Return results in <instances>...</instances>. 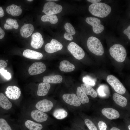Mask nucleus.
<instances>
[{
    "instance_id": "39448f33",
    "label": "nucleus",
    "mask_w": 130,
    "mask_h": 130,
    "mask_svg": "<svg viewBox=\"0 0 130 130\" xmlns=\"http://www.w3.org/2000/svg\"><path fill=\"white\" fill-rule=\"evenodd\" d=\"M62 9V7L61 5L49 1L45 3L42 12L46 15H54L60 12Z\"/></svg>"
},
{
    "instance_id": "7c9ffc66",
    "label": "nucleus",
    "mask_w": 130,
    "mask_h": 130,
    "mask_svg": "<svg viewBox=\"0 0 130 130\" xmlns=\"http://www.w3.org/2000/svg\"><path fill=\"white\" fill-rule=\"evenodd\" d=\"M108 87L105 85H101L98 88L97 91L99 95L101 97L106 96V93H108Z\"/></svg>"
},
{
    "instance_id": "423d86ee",
    "label": "nucleus",
    "mask_w": 130,
    "mask_h": 130,
    "mask_svg": "<svg viewBox=\"0 0 130 130\" xmlns=\"http://www.w3.org/2000/svg\"><path fill=\"white\" fill-rule=\"evenodd\" d=\"M67 49L73 56L76 59L80 60L85 56V52L83 49L74 42L70 43L67 46Z\"/></svg>"
},
{
    "instance_id": "72a5a7b5",
    "label": "nucleus",
    "mask_w": 130,
    "mask_h": 130,
    "mask_svg": "<svg viewBox=\"0 0 130 130\" xmlns=\"http://www.w3.org/2000/svg\"><path fill=\"white\" fill-rule=\"evenodd\" d=\"M85 123L90 130H98L94 123L90 120L86 119L84 120Z\"/></svg>"
},
{
    "instance_id": "ea45409f",
    "label": "nucleus",
    "mask_w": 130,
    "mask_h": 130,
    "mask_svg": "<svg viewBox=\"0 0 130 130\" xmlns=\"http://www.w3.org/2000/svg\"><path fill=\"white\" fill-rule=\"evenodd\" d=\"M5 34L4 31L0 27V39H3Z\"/></svg>"
},
{
    "instance_id": "a878e982",
    "label": "nucleus",
    "mask_w": 130,
    "mask_h": 130,
    "mask_svg": "<svg viewBox=\"0 0 130 130\" xmlns=\"http://www.w3.org/2000/svg\"><path fill=\"white\" fill-rule=\"evenodd\" d=\"M17 21L15 19L8 18L7 19L4 25V28L6 30L11 29L13 28L17 29L19 27Z\"/></svg>"
},
{
    "instance_id": "58836bf2",
    "label": "nucleus",
    "mask_w": 130,
    "mask_h": 130,
    "mask_svg": "<svg viewBox=\"0 0 130 130\" xmlns=\"http://www.w3.org/2000/svg\"><path fill=\"white\" fill-rule=\"evenodd\" d=\"M64 37L66 39L69 40L71 41L73 39V37L72 35H69L65 33L64 34Z\"/></svg>"
},
{
    "instance_id": "c03bdc74",
    "label": "nucleus",
    "mask_w": 130,
    "mask_h": 130,
    "mask_svg": "<svg viewBox=\"0 0 130 130\" xmlns=\"http://www.w3.org/2000/svg\"><path fill=\"white\" fill-rule=\"evenodd\" d=\"M47 1H58V0H46Z\"/></svg>"
},
{
    "instance_id": "2eb2a0df",
    "label": "nucleus",
    "mask_w": 130,
    "mask_h": 130,
    "mask_svg": "<svg viewBox=\"0 0 130 130\" xmlns=\"http://www.w3.org/2000/svg\"><path fill=\"white\" fill-rule=\"evenodd\" d=\"M101 112L103 115L110 120L118 118L120 117L119 112L112 108H104L102 110Z\"/></svg>"
},
{
    "instance_id": "b1692460",
    "label": "nucleus",
    "mask_w": 130,
    "mask_h": 130,
    "mask_svg": "<svg viewBox=\"0 0 130 130\" xmlns=\"http://www.w3.org/2000/svg\"><path fill=\"white\" fill-rule=\"evenodd\" d=\"M113 98L115 102L118 105L122 107L126 106L127 104L126 99L124 97L117 93L113 94Z\"/></svg>"
},
{
    "instance_id": "393cba45",
    "label": "nucleus",
    "mask_w": 130,
    "mask_h": 130,
    "mask_svg": "<svg viewBox=\"0 0 130 130\" xmlns=\"http://www.w3.org/2000/svg\"><path fill=\"white\" fill-rule=\"evenodd\" d=\"M76 94L77 97L82 104H84L89 102V100L88 97L80 87H77Z\"/></svg>"
},
{
    "instance_id": "e433bc0d",
    "label": "nucleus",
    "mask_w": 130,
    "mask_h": 130,
    "mask_svg": "<svg viewBox=\"0 0 130 130\" xmlns=\"http://www.w3.org/2000/svg\"><path fill=\"white\" fill-rule=\"evenodd\" d=\"M7 64L6 61L2 59L0 60V71L2 68L4 69L7 66Z\"/></svg>"
},
{
    "instance_id": "f704fd0d",
    "label": "nucleus",
    "mask_w": 130,
    "mask_h": 130,
    "mask_svg": "<svg viewBox=\"0 0 130 130\" xmlns=\"http://www.w3.org/2000/svg\"><path fill=\"white\" fill-rule=\"evenodd\" d=\"M0 74L6 79L9 80L11 78V74L8 72L7 70L3 68H2L0 71Z\"/></svg>"
},
{
    "instance_id": "dca6fc26",
    "label": "nucleus",
    "mask_w": 130,
    "mask_h": 130,
    "mask_svg": "<svg viewBox=\"0 0 130 130\" xmlns=\"http://www.w3.org/2000/svg\"><path fill=\"white\" fill-rule=\"evenodd\" d=\"M23 55L25 57L34 59H40L42 58L43 55L42 53L30 49L24 50Z\"/></svg>"
},
{
    "instance_id": "c9c22d12",
    "label": "nucleus",
    "mask_w": 130,
    "mask_h": 130,
    "mask_svg": "<svg viewBox=\"0 0 130 130\" xmlns=\"http://www.w3.org/2000/svg\"><path fill=\"white\" fill-rule=\"evenodd\" d=\"M98 124L100 130H106L107 128L106 124L103 121H99Z\"/></svg>"
},
{
    "instance_id": "aec40b11",
    "label": "nucleus",
    "mask_w": 130,
    "mask_h": 130,
    "mask_svg": "<svg viewBox=\"0 0 130 130\" xmlns=\"http://www.w3.org/2000/svg\"><path fill=\"white\" fill-rule=\"evenodd\" d=\"M6 11L8 13L15 17L19 16L22 12L20 7L13 4L8 6L6 8Z\"/></svg>"
},
{
    "instance_id": "2f4dec72",
    "label": "nucleus",
    "mask_w": 130,
    "mask_h": 130,
    "mask_svg": "<svg viewBox=\"0 0 130 130\" xmlns=\"http://www.w3.org/2000/svg\"><path fill=\"white\" fill-rule=\"evenodd\" d=\"M0 126L2 130H13L7 121L3 118H0Z\"/></svg>"
},
{
    "instance_id": "9d476101",
    "label": "nucleus",
    "mask_w": 130,
    "mask_h": 130,
    "mask_svg": "<svg viewBox=\"0 0 130 130\" xmlns=\"http://www.w3.org/2000/svg\"><path fill=\"white\" fill-rule=\"evenodd\" d=\"M63 47L61 43L56 39H52L50 43L46 45L45 49L46 52L51 53L61 50Z\"/></svg>"
},
{
    "instance_id": "20e7f679",
    "label": "nucleus",
    "mask_w": 130,
    "mask_h": 130,
    "mask_svg": "<svg viewBox=\"0 0 130 130\" xmlns=\"http://www.w3.org/2000/svg\"><path fill=\"white\" fill-rule=\"evenodd\" d=\"M106 80L116 92L122 95L125 93L126 91L125 88L115 77L112 75H109L107 77Z\"/></svg>"
},
{
    "instance_id": "1a4fd4ad",
    "label": "nucleus",
    "mask_w": 130,
    "mask_h": 130,
    "mask_svg": "<svg viewBox=\"0 0 130 130\" xmlns=\"http://www.w3.org/2000/svg\"><path fill=\"white\" fill-rule=\"evenodd\" d=\"M6 96L10 99L16 100L20 96L21 91L20 89L15 86H9L6 88L5 91Z\"/></svg>"
},
{
    "instance_id": "5701e85b",
    "label": "nucleus",
    "mask_w": 130,
    "mask_h": 130,
    "mask_svg": "<svg viewBox=\"0 0 130 130\" xmlns=\"http://www.w3.org/2000/svg\"><path fill=\"white\" fill-rule=\"evenodd\" d=\"M11 102L3 94L0 93V106L5 110H9L12 107Z\"/></svg>"
},
{
    "instance_id": "f3484780",
    "label": "nucleus",
    "mask_w": 130,
    "mask_h": 130,
    "mask_svg": "<svg viewBox=\"0 0 130 130\" xmlns=\"http://www.w3.org/2000/svg\"><path fill=\"white\" fill-rule=\"evenodd\" d=\"M34 30L33 26L31 24H26L22 26L20 29V33L23 37L27 38L32 34Z\"/></svg>"
},
{
    "instance_id": "a18cd8bd",
    "label": "nucleus",
    "mask_w": 130,
    "mask_h": 130,
    "mask_svg": "<svg viewBox=\"0 0 130 130\" xmlns=\"http://www.w3.org/2000/svg\"><path fill=\"white\" fill-rule=\"evenodd\" d=\"M128 128H129V130H130V125H129L128 126Z\"/></svg>"
},
{
    "instance_id": "37998d69",
    "label": "nucleus",
    "mask_w": 130,
    "mask_h": 130,
    "mask_svg": "<svg viewBox=\"0 0 130 130\" xmlns=\"http://www.w3.org/2000/svg\"><path fill=\"white\" fill-rule=\"evenodd\" d=\"M110 130H121L118 128L116 127H113L112 128L110 129Z\"/></svg>"
},
{
    "instance_id": "7ed1b4c3",
    "label": "nucleus",
    "mask_w": 130,
    "mask_h": 130,
    "mask_svg": "<svg viewBox=\"0 0 130 130\" xmlns=\"http://www.w3.org/2000/svg\"><path fill=\"white\" fill-rule=\"evenodd\" d=\"M109 52L111 56L117 61L122 62L125 60L127 52L125 48L122 45L115 44L110 48Z\"/></svg>"
},
{
    "instance_id": "f03ea898",
    "label": "nucleus",
    "mask_w": 130,
    "mask_h": 130,
    "mask_svg": "<svg viewBox=\"0 0 130 130\" xmlns=\"http://www.w3.org/2000/svg\"><path fill=\"white\" fill-rule=\"evenodd\" d=\"M87 45L89 51L97 56H102L104 53L103 47L100 40L97 38L91 36L87 41Z\"/></svg>"
},
{
    "instance_id": "9b49d317",
    "label": "nucleus",
    "mask_w": 130,
    "mask_h": 130,
    "mask_svg": "<svg viewBox=\"0 0 130 130\" xmlns=\"http://www.w3.org/2000/svg\"><path fill=\"white\" fill-rule=\"evenodd\" d=\"M53 106L52 102L50 100L43 99L39 101L35 105L36 108L43 112H47L50 111Z\"/></svg>"
},
{
    "instance_id": "bb28decb",
    "label": "nucleus",
    "mask_w": 130,
    "mask_h": 130,
    "mask_svg": "<svg viewBox=\"0 0 130 130\" xmlns=\"http://www.w3.org/2000/svg\"><path fill=\"white\" fill-rule=\"evenodd\" d=\"M81 88L86 95H90L93 98L96 97L97 94L96 91L91 86L84 84H81Z\"/></svg>"
},
{
    "instance_id": "a211bd4d",
    "label": "nucleus",
    "mask_w": 130,
    "mask_h": 130,
    "mask_svg": "<svg viewBox=\"0 0 130 130\" xmlns=\"http://www.w3.org/2000/svg\"><path fill=\"white\" fill-rule=\"evenodd\" d=\"M51 87L49 83L42 82L39 83L38 86L37 94L39 96H44L48 93Z\"/></svg>"
},
{
    "instance_id": "6e6552de",
    "label": "nucleus",
    "mask_w": 130,
    "mask_h": 130,
    "mask_svg": "<svg viewBox=\"0 0 130 130\" xmlns=\"http://www.w3.org/2000/svg\"><path fill=\"white\" fill-rule=\"evenodd\" d=\"M46 69L45 65L41 62H36L33 63L29 67L28 71L29 74L34 75L41 74Z\"/></svg>"
},
{
    "instance_id": "09e8293b",
    "label": "nucleus",
    "mask_w": 130,
    "mask_h": 130,
    "mask_svg": "<svg viewBox=\"0 0 130 130\" xmlns=\"http://www.w3.org/2000/svg\"><path fill=\"white\" fill-rule=\"evenodd\" d=\"M6 61L7 62L8 61V60H6Z\"/></svg>"
},
{
    "instance_id": "4be33fe9",
    "label": "nucleus",
    "mask_w": 130,
    "mask_h": 130,
    "mask_svg": "<svg viewBox=\"0 0 130 130\" xmlns=\"http://www.w3.org/2000/svg\"><path fill=\"white\" fill-rule=\"evenodd\" d=\"M24 125L25 128L28 130H41L43 128L41 124L29 120L25 121Z\"/></svg>"
},
{
    "instance_id": "f257e3e1",
    "label": "nucleus",
    "mask_w": 130,
    "mask_h": 130,
    "mask_svg": "<svg viewBox=\"0 0 130 130\" xmlns=\"http://www.w3.org/2000/svg\"><path fill=\"white\" fill-rule=\"evenodd\" d=\"M88 10L92 15L104 18L109 14L111 8L110 6L105 3L98 2L91 4L89 6Z\"/></svg>"
},
{
    "instance_id": "f8f14e48",
    "label": "nucleus",
    "mask_w": 130,
    "mask_h": 130,
    "mask_svg": "<svg viewBox=\"0 0 130 130\" xmlns=\"http://www.w3.org/2000/svg\"><path fill=\"white\" fill-rule=\"evenodd\" d=\"M63 100L66 103L75 106H79L81 102L77 95L75 94H65L62 96Z\"/></svg>"
},
{
    "instance_id": "4468645a",
    "label": "nucleus",
    "mask_w": 130,
    "mask_h": 130,
    "mask_svg": "<svg viewBox=\"0 0 130 130\" xmlns=\"http://www.w3.org/2000/svg\"><path fill=\"white\" fill-rule=\"evenodd\" d=\"M32 118L38 122L46 121L48 118V116L46 113L37 110H32L31 113Z\"/></svg>"
},
{
    "instance_id": "79ce46f5",
    "label": "nucleus",
    "mask_w": 130,
    "mask_h": 130,
    "mask_svg": "<svg viewBox=\"0 0 130 130\" xmlns=\"http://www.w3.org/2000/svg\"><path fill=\"white\" fill-rule=\"evenodd\" d=\"M88 1L92 3H96L99 2L101 0H88Z\"/></svg>"
},
{
    "instance_id": "c756f323",
    "label": "nucleus",
    "mask_w": 130,
    "mask_h": 130,
    "mask_svg": "<svg viewBox=\"0 0 130 130\" xmlns=\"http://www.w3.org/2000/svg\"><path fill=\"white\" fill-rule=\"evenodd\" d=\"M64 28L66 30L65 33L70 35H74L76 33L75 29L70 23H66L64 26Z\"/></svg>"
},
{
    "instance_id": "49530a36",
    "label": "nucleus",
    "mask_w": 130,
    "mask_h": 130,
    "mask_svg": "<svg viewBox=\"0 0 130 130\" xmlns=\"http://www.w3.org/2000/svg\"><path fill=\"white\" fill-rule=\"evenodd\" d=\"M27 1H33V0H27Z\"/></svg>"
},
{
    "instance_id": "0eeeda50",
    "label": "nucleus",
    "mask_w": 130,
    "mask_h": 130,
    "mask_svg": "<svg viewBox=\"0 0 130 130\" xmlns=\"http://www.w3.org/2000/svg\"><path fill=\"white\" fill-rule=\"evenodd\" d=\"M85 21L89 24L92 27L93 32L96 34L102 32L104 29V26L101 24V21L99 19L92 17H87Z\"/></svg>"
},
{
    "instance_id": "412c9836",
    "label": "nucleus",
    "mask_w": 130,
    "mask_h": 130,
    "mask_svg": "<svg viewBox=\"0 0 130 130\" xmlns=\"http://www.w3.org/2000/svg\"><path fill=\"white\" fill-rule=\"evenodd\" d=\"M62 80V77L58 74L51 76H44L43 81V82L48 83L58 84L61 83Z\"/></svg>"
},
{
    "instance_id": "c85d7f7f",
    "label": "nucleus",
    "mask_w": 130,
    "mask_h": 130,
    "mask_svg": "<svg viewBox=\"0 0 130 130\" xmlns=\"http://www.w3.org/2000/svg\"><path fill=\"white\" fill-rule=\"evenodd\" d=\"M41 20L43 22H49L52 24H56L58 21L57 16L55 14L44 15L41 17Z\"/></svg>"
},
{
    "instance_id": "473e14b6",
    "label": "nucleus",
    "mask_w": 130,
    "mask_h": 130,
    "mask_svg": "<svg viewBox=\"0 0 130 130\" xmlns=\"http://www.w3.org/2000/svg\"><path fill=\"white\" fill-rule=\"evenodd\" d=\"M82 80L84 84L91 86H93L95 84L94 80L89 76H86L84 77Z\"/></svg>"
},
{
    "instance_id": "a19ab883",
    "label": "nucleus",
    "mask_w": 130,
    "mask_h": 130,
    "mask_svg": "<svg viewBox=\"0 0 130 130\" xmlns=\"http://www.w3.org/2000/svg\"><path fill=\"white\" fill-rule=\"evenodd\" d=\"M4 14V12L3 8L0 6V18L3 17Z\"/></svg>"
},
{
    "instance_id": "6ab92c4d",
    "label": "nucleus",
    "mask_w": 130,
    "mask_h": 130,
    "mask_svg": "<svg viewBox=\"0 0 130 130\" xmlns=\"http://www.w3.org/2000/svg\"><path fill=\"white\" fill-rule=\"evenodd\" d=\"M59 68L61 71L67 72L74 71L75 69V66L68 61L65 60L60 62Z\"/></svg>"
},
{
    "instance_id": "de8ad7c7",
    "label": "nucleus",
    "mask_w": 130,
    "mask_h": 130,
    "mask_svg": "<svg viewBox=\"0 0 130 130\" xmlns=\"http://www.w3.org/2000/svg\"><path fill=\"white\" fill-rule=\"evenodd\" d=\"M0 130H2L0 126Z\"/></svg>"
},
{
    "instance_id": "cd10ccee",
    "label": "nucleus",
    "mask_w": 130,
    "mask_h": 130,
    "mask_svg": "<svg viewBox=\"0 0 130 130\" xmlns=\"http://www.w3.org/2000/svg\"><path fill=\"white\" fill-rule=\"evenodd\" d=\"M53 115L54 117L56 118L61 119L66 117L67 116L68 113L64 109L58 108L54 110Z\"/></svg>"
},
{
    "instance_id": "ddd939ff",
    "label": "nucleus",
    "mask_w": 130,
    "mask_h": 130,
    "mask_svg": "<svg viewBox=\"0 0 130 130\" xmlns=\"http://www.w3.org/2000/svg\"><path fill=\"white\" fill-rule=\"evenodd\" d=\"M31 43L33 48L38 49L41 48L44 44V40L42 35L39 32H36L32 35Z\"/></svg>"
},
{
    "instance_id": "4c0bfd02",
    "label": "nucleus",
    "mask_w": 130,
    "mask_h": 130,
    "mask_svg": "<svg viewBox=\"0 0 130 130\" xmlns=\"http://www.w3.org/2000/svg\"><path fill=\"white\" fill-rule=\"evenodd\" d=\"M124 33L128 37V39H130V26H129L124 31Z\"/></svg>"
}]
</instances>
